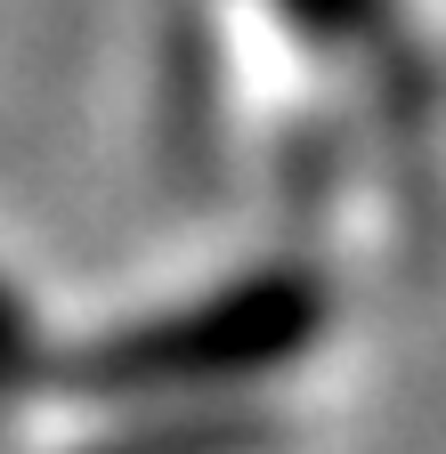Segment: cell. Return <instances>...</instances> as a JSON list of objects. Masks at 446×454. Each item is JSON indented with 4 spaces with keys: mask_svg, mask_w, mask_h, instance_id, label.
Returning <instances> with one entry per match:
<instances>
[{
    "mask_svg": "<svg viewBox=\"0 0 446 454\" xmlns=\"http://www.w3.org/2000/svg\"><path fill=\"white\" fill-rule=\"evenodd\" d=\"M317 333V293L293 276H268V284H244L228 301H203L171 325H146L130 340L98 357V381L106 389H187V381H236V373H260L276 357H293L301 340Z\"/></svg>",
    "mask_w": 446,
    "mask_h": 454,
    "instance_id": "6da1fadb",
    "label": "cell"
}]
</instances>
